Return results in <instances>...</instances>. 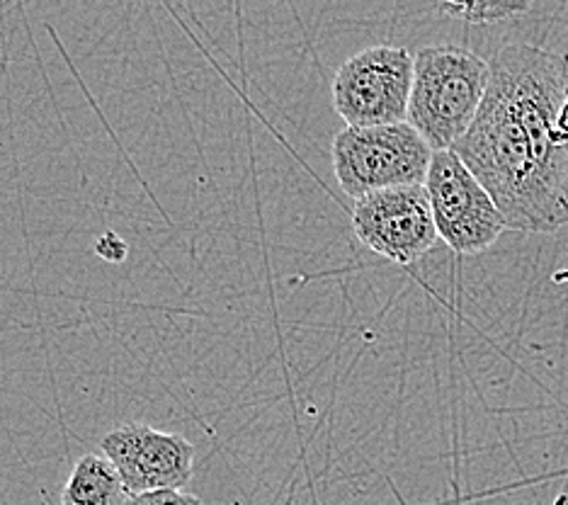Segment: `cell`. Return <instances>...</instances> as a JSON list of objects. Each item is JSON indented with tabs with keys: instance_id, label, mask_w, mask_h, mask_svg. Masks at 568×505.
<instances>
[{
	"instance_id": "cell-11",
	"label": "cell",
	"mask_w": 568,
	"mask_h": 505,
	"mask_svg": "<svg viewBox=\"0 0 568 505\" xmlns=\"http://www.w3.org/2000/svg\"><path fill=\"white\" fill-rule=\"evenodd\" d=\"M93 249L102 257V261H108V263H124L129 255V243L114 231L100 233L93 243Z\"/></svg>"
},
{
	"instance_id": "cell-10",
	"label": "cell",
	"mask_w": 568,
	"mask_h": 505,
	"mask_svg": "<svg viewBox=\"0 0 568 505\" xmlns=\"http://www.w3.org/2000/svg\"><path fill=\"white\" fill-rule=\"evenodd\" d=\"M126 505H202V501L195 494L187 491H151V494H136L129 496Z\"/></svg>"
},
{
	"instance_id": "cell-4",
	"label": "cell",
	"mask_w": 568,
	"mask_h": 505,
	"mask_svg": "<svg viewBox=\"0 0 568 505\" xmlns=\"http://www.w3.org/2000/svg\"><path fill=\"white\" fill-rule=\"evenodd\" d=\"M413 90V54L406 47L377 44L345 59L333 75V108L345 127L406 122Z\"/></svg>"
},
{
	"instance_id": "cell-3",
	"label": "cell",
	"mask_w": 568,
	"mask_h": 505,
	"mask_svg": "<svg viewBox=\"0 0 568 505\" xmlns=\"http://www.w3.org/2000/svg\"><path fill=\"white\" fill-rule=\"evenodd\" d=\"M433 153L408 122L345 127L331 147L335 180L355 202L372 192L425 185Z\"/></svg>"
},
{
	"instance_id": "cell-8",
	"label": "cell",
	"mask_w": 568,
	"mask_h": 505,
	"mask_svg": "<svg viewBox=\"0 0 568 505\" xmlns=\"http://www.w3.org/2000/svg\"><path fill=\"white\" fill-rule=\"evenodd\" d=\"M129 496L120 472L105 455H85L63 486L61 505H126Z\"/></svg>"
},
{
	"instance_id": "cell-9",
	"label": "cell",
	"mask_w": 568,
	"mask_h": 505,
	"mask_svg": "<svg viewBox=\"0 0 568 505\" xmlns=\"http://www.w3.org/2000/svg\"><path fill=\"white\" fill-rule=\"evenodd\" d=\"M532 8V3H525V0H474V3H445L440 6L443 12L452 18L467 20L474 24H486V22H500L508 18H518L523 12Z\"/></svg>"
},
{
	"instance_id": "cell-5",
	"label": "cell",
	"mask_w": 568,
	"mask_h": 505,
	"mask_svg": "<svg viewBox=\"0 0 568 505\" xmlns=\"http://www.w3.org/2000/svg\"><path fill=\"white\" fill-rule=\"evenodd\" d=\"M433 219L440 236L459 255H479L506 231L498 204L455 151H435L428 178Z\"/></svg>"
},
{
	"instance_id": "cell-6",
	"label": "cell",
	"mask_w": 568,
	"mask_h": 505,
	"mask_svg": "<svg viewBox=\"0 0 568 505\" xmlns=\"http://www.w3.org/2000/svg\"><path fill=\"white\" fill-rule=\"evenodd\" d=\"M353 231L372 253L396 265L418 263L440 239L425 185L382 190L357 200Z\"/></svg>"
},
{
	"instance_id": "cell-7",
	"label": "cell",
	"mask_w": 568,
	"mask_h": 505,
	"mask_svg": "<svg viewBox=\"0 0 568 505\" xmlns=\"http://www.w3.org/2000/svg\"><path fill=\"white\" fill-rule=\"evenodd\" d=\"M102 452L120 472L132 496L151 491H185L195 464L187 437L146 423H126L102 437Z\"/></svg>"
},
{
	"instance_id": "cell-2",
	"label": "cell",
	"mask_w": 568,
	"mask_h": 505,
	"mask_svg": "<svg viewBox=\"0 0 568 505\" xmlns=\"http://www.w3.org/2000/svg\"><path fill=\"white\" fill-rule=\"evenodd\" d=\"M490 83V61L474 51L437 44L413 57L406 122L433 151H452L469 132Z\"/></svg>"
},
{
	"instance_id": "cell-1",
	"label": "cell",
	"mask_w": 568,
	"mask_h": 505,
	"mask_svg": "<svg viewBox=\"0 0 568 505\" xmlns=\"http://www.w3.org/2000/svg\"><path fill=\"white\" fill-rule=\"evenodd\" d=\"M479 178L510 231L568 224V54L503 47L469 132L452 149Z\"/></svg>"
}]
</instances>
